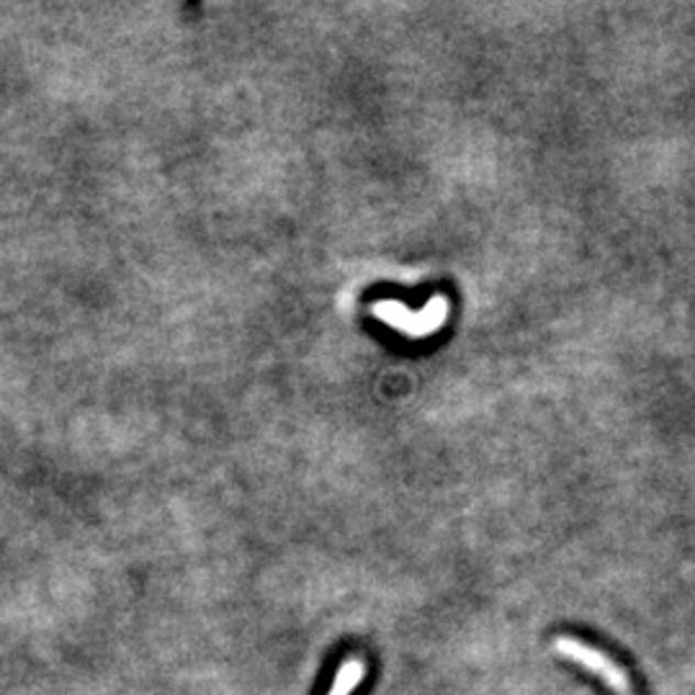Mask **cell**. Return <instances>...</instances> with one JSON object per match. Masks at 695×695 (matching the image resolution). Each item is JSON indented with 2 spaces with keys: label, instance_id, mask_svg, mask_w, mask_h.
I'll list each match as a JSON object with an SVG mask.
<instances>
[{
  "label": "cell",
  "instance_id": "7a4b0ae2",
  "mask_svg": "<svg viewBox=\"0 0 695 695\" xmlns=\"http://www.w3.org/2000/svg\"><path fill=\"white\" fill-rule=\"evenodd\" d=\"M366 672H368V668H366L364 657L351 654L335 670V677H332V685H330L328 695H353V691H356V687L366 680Z\"/></svg>",
  "mask_w": 695,
  "mask_h": 695
},
{
  "label": "cell",
  "instance_id": "6da1fadb",
  "mask_svg": "<svg viewBox=\"0 0 695 695\" xmlns=\"http://www.w3.org/2000/svg\"><path fill=\"white\" fill-rule=\"evenodd\" d=\"M554 649L564 657V660L580 664L583 670L598 675L616 695H637V687H633L629 672L618 664V660L603 652V649L587 644V641L577 637H556Z\"/></svg>",
  "mask_w": 695,
  "mask_h": 695
}]
</instances>
